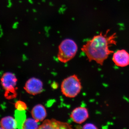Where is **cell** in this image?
<instances>
[{
	"instance_id": "1",
	"label": "cell",
	"mask_w": 129,
	"mask_h": 129,
	"mask_svg": "<svg viewBox=\"0 0 129 129\" xmlns=\"http://www.w3.org/2000/svg\"><path fill=\"white\" fill-rule=\"evenodd\" d=\"M109 32L108 30L105 34L101 33L94 36L83 46L81 50L89 61H94L103 65L109 56L114 53L111 48L117 44V34L115 33L109 35Z\"/></svg>"
},
{
	"instance_id": "2",
	"label": "cell",
	"mask_w": 129,
	"mask_h": 129,
	"mask_svg": "<svg viewBox=\"0 0 129 129\" xmlns=\"http://www.w3.org/2000/svg\"><path fill=\"white\" fill-rule=\"evenodd\" d=\"M82 86L80 80L76 75L64 79L61 85L62 94L69 98H74L80 93Z\"/></svg>"
},
{
	"instance_id": "3",
	"label": "cell",
	"mask_w": 129,
	"mask_h": 129,
	"mask_svg": "<svg viewBox=\"0 0 129 129\" xmlns=\"http://www.w3.org/2000/svg\"><path fill=\"white\" fill-rule=\"evenodd\" d=\"M78 47L73 40L67 39L62 41L58 46L57 58L61 62L66 63L76 55Z\"/></svg>"
},
{
	"instance_id": "4",
	"label": "cell",
	"mask_w": 129,
	"mask_h": 129,
	"mask_svg": "<svg viewBox=\"0 0 129 129\" xmlns=\"http://www.w3.org/2000/svg\"><path fill=\"white\" fill-rule=\"evenodd\" d=\"M1 81L3 89L5 90V96L8 99L15 98L17 96L16 87L17 79L16 76L10 72H7L3 75Z\"/></svg>"
},
{
	"instance_id": "5",
	"label": "cell",
	"mask_w": 129,
	"mask_h": 129,
	"mask_svg": "<svg viewBox=\"0 0 129 129\" xmlns=\"http://www.w3.org/2000/svg\"><path fill=\"white\" fill-rule=\"evenodd\" d=\"M24 89L28 94L36 95L43 91V83L39 79L33 77L26 81Z\"/></svg>"
},
{
	"instance_id": "6",
	"label": "cell",
	"mask_w": 129,
	"mask_h": 129,
	"mask_svg": "<svg viewBox=\"0 0 129 129\" xmlns=\"http://www.w3.org/2000/svg\"><path fill=\"white\" fill-rule=\"evenodd\" d=\"M72 128L71 124L67 122H61L55 119H45L39 126V129H70Z\"/></svg>"
},
{
	"instance_id": "7",
	"label": "cell",
	"mask_w": 129,
	"mask_h": 129,
	"mask_svg": "<svg viewBox=\"0 0 129 129\" xmlns=\"http://www.w3.org/2000/svg\"><path fill=\"white\" fill-rule=\"evenodd\" d=\"M112 60L118 67H127L129 65V53L124 49L118 50L113 54Z\"/></svg>"
},
{
	"instance_id": "8",
	"label": "cell",
	"mask_w": 129,
	"mask_h": 129,
	"mask_svg": "<svg viewBox=\"0 0 129 129\" xmlns=\"http://www.w3.org/2000/svg\"><path fill=\"white\" fill-rule=\"evenodd\" d=\"M70 117L75 123L81 124L85 122L89 118V112L86 108L78 107L72 111Z\"/></svg>"
},
{
	"instance_id": "9",
	"label": "cell",
	"mask_w": 129,
	"mask_h": 129,
	"mask_svg": "<svg viewBox=\"0 0 129 129\" xmlns=\"http://www.w3.org/2000/svg\"><path fill=\"white\" fill-rule=\"evenodd\" d=\"M31 114L32 118L38 122L44 121L47 115L46 109L41 104L35 106L31 110Z\"/></svg>"
},
{
	"instance_id": "10",
	"label": "cell",
	"mask_w": 129,
	"mask_h": 129,
	"mask_svg": "<svg viewBox=\"0 0 129 129\" xmlns=\"http://www.w3.org/2000/svg\"><path fill=\"white\" fill-rule=\"evenodd\" d=\"M0 125L3 129H13L18 128L17 121L14 118L7 116L3 118L0 122Z\"/></svg>"
},
{
	"instance_id": "11",
	"label": "cell",
	"mask_w": 129,
	"mask_h": 129,
	"mask_svg": "<svg viewBox=\"0 0 129 129\" xmlns=\"http://www.w3.org/2000/svg\"><path fill=\"white\" fill-rule=\"evenodd\" d=\"M15 119L17 123L18 128H22L23 125L26 119L25 111H19L17 110L15 112Z\"/></svg>"
},
{
	"instance_id": "12",
	"label": "cell",
	"mask_w": 129,
	"mask_h": 129,
	"mask_svg": "<svg viewBox=\"0 0 129 129\" xmlns=\"http://www.w3.org/2000/svg\"><path fill=\"white\" fill-rule=\"evenodd\" d=\"M38 122L34 119L28 118L25 119L23 124V125L22 129H38L39 125Z\"/></svg>"
},
{
	"instance_id": "13",
	"label": "cell",
	"mask_w": 129,
	"mask_h": 129,
	"mask_svg": "<svg viewBox=\"0 0 129 129\" xmlns=\"http://www.w3.org/2000/svg\"><path fill=\"white\" fill-rule=\"evenodd\" d=\"M15 107L18 111H23L27 110V106L24 102L21 101H18L15 103Z\"/></svg>"
},
{
	"instance_id": "14",
	"label": "cell",
	"mask_w": 129,
	"mask_h": 129,
	"mask_svg": "<svg viewBox=\"0 0 129 129\" xmlns=\"http://www.w3.org/2000/svg\"><path fill=\"white\" fill-rule=\"evenodd\" d=\"M83 129H97V127H96L95 125L92 123L86 124L83 126Z\"/></svg>"
},
{
	"instance_id": "15",
	"label": "cell",
	"mask_w": 129,
	"mask_h": 129,
	"mask_svg": "<svg viewBox=\"0 0 129 129\" xmlns=\"http://www.w3.org/2000/svg\"><path fill=\"white\" fill-rule=\"evenodd\" d=\"M3 35V30L1 24H0V38H1Z\"/></svg>"
},
{
	"instance_id": "16",
	"label": "cell",
	"mask_w": 129,
	"mask_h": 129,
	"mask_svg": "<svg viewBox=\"0 0 129 129\" xmlns=\"http://www.w3.org/2000/svg\"><path fill=\"white\" fill-rule=\"evenodd\" d=\"M8 5H7V7L10 8L12 6V3L11 2V0H8Z\"/></svg>"
}]
</instances>
